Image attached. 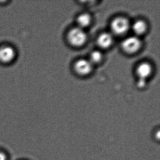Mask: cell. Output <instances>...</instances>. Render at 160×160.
<instances>
[{
  "label": "cell",
  "instance_id": "3",
  "mask_svg": "<svg viewBox=\"0 0 160 160\" xmlns=\"http://www.w3.org/2000/svg\"><path fill=\"white\" fill-rule=\"evenodd\" d=\"M122 46L123 50L128 53H134L137 52L141 46V42L137 37H129L123 41Z\"/></svg>",
  "mask_w": 160,
  "mask_h": 160
},
{
  "label": "cell",
  "instance_id": "5",
  "mask_svg": "<svg viewBox=\"0 0 160 160\" xmlns=\"http://www.w3.org/2000/svg\"><path fill=\"white\" fill-rule=\"evenodd\" d=\"M76 71L79 74L87 75L91 72L92 65L91 62L85 59H81L77 62L75 65Z\"/></svg>",
  "mask_w": 160,
  "mask_h": 160
},
{
  "label": "cell",
  "instance_id": "8",
  "mask_svg": "<svg viewBox=\"0 0 160 160\" xmlns=\"http://www.w3.org/2000/svg\"><path fill=\"white\" fill-rule=\"evenodd\" d=\"M132 29L134 32L138 35L144 33L147 29V25L144 21L138 20L134 23L132 26Z\"/></svg>",
  "mask_w": 160,
  "mask_h": 160
},
{
  "label": "cell",
  "instance_id": "13",
  "mask_svg": "<svg viewBox=\"0 0 160 160\" xmlns=\"http://www.w3.org/2000/svg\"><path fill=\"white\" fill-rule=\"evenodd\" d=\"M0 160H7V157L5 153L0 152Z\"/></svg>",
  "mask_w": 160,
  "mask_h": 160
},
{
  "label": "cell",
  "instance_id": "1",
  "mask_svg": "<svg viewBox=\"0 0 160 160\" xmlns=\"http://www.w3.org/2000/svg\"><path fill=\"white\" fill-rule=\"evenodd\" d=\"M68 39L70 43L73 46H81L86 42L87 34L81 28H74L69 32Z\"/></svg>",
  "mask_w": 160,
  "mask_h": 160
},
{
  "label": "cell",
  "instance_id": "11",
  "mask_svg": "<svg viewBox=\"0 0 160 160\" xmlns=\"http://www.w3.org/2000/svg\"><path fill=\"white\" fill-rule=\"evenodd\" d=\"M159 135H160V130H159V128L155 129L153 132V135L152 136H153V139H155V140L158 139L159 140V137H160Z\"/></svg>",
  "mask_w": 160,
  "mask_h": 160
},
{
  "label": "cell",
  "instance_id": "9",
  "mask_svg": "<svg viewBox=\"0 0 160 160\" xmlns=\"http://www.w3.org/2000/svg\"><path fill=\"white\" fill-rule=\"evenodd\" d=\"M91 21L90 16L87 13L82 14L78 17L77 18V23L79 28L88 27Z\"/></svg>",
  "mask_w": 160,
  "mask_h": 160
},
{
  "label": "cell",
  "instance_id": "2",
  "mask_svg": "<svg viewBox=\"0 0 160 160\" xmlns=\"http://www.w3.org/2000/svg\"><path fill=\"white\" fill-rule=\"evenodd\" d=\"M130 27L129 21L127 18L118 17L115 18L111 23V28L114 33L117 34H123L129 29Z\"/></svg>",
  "mask_w": 160,
  "mask_h": 160
},
{
  "label": "cell",
  "instance_id": "4",
  "mask_svg": "<svg viewBox=\"0 0 160 160\" xmlns=\"http://www.w3.org/2000/svg\"><path fill=\"white\" fill-rule=\"evenodd\" d=\"M15 50L12 46L4 45L0 47V62L3 63H9L14 60Z\"/></svg>",
  "mask_w": 160,
  "mask_h": 160
},
{
  "label": "cell",
  "instance_id": "7",
  "mask_svg": "<svg viewBox=\"0 0 160 160\" xmlns=\"http://www.w3.org/2000/svg\"><path fill=\"white\" fill-rule=\"evenodd\" d=\"M113 42V37L110 33L104 32L102 33L98 37L97 43L98 45L102 48L109 47Z\"/></svg>",
  "mask_w": 160,
  "mask_h": 160
},
{
  "label": "cell",
  "instance_id": "12",
  "mask_svg": "<svg viewBox=\"0 0 160 160\" xmlns=\"http://www.w3.org/2000/svg\"><path fill=\"white\" fill-rule=\"evenodd\" d=\"M146 85V80L145 79H139L137 83V86L138 88H144Z\"/></svg>",
  "mask_w": 160,
  "mask_h": 160
},
{
  "label": "cell",
  "instance_id": "6",
  "mask_svg": "<svg viewBox=\"0 0 160 160\" xmlns=\"http://www.w3.org/2000/svg\"><path fill=\"white\" fill-rule=\"evenodd\" d=\"M136 72L139 79L146 80V78L151 73V66L147 62L141 63L138 65Z\"/></svg>",
  "mask_w": 160,
  "mask_h": 160
},
{
  "label": "cell",
  "instance_id": "10",
  "mask_svg": "<svg viewBox=\"0 0 160 160\" xmlns=\"http://www.w3.org/2000/svg\"><path fill=\"white\" fill-rule=\"evenodd\" d=\"M91 61L92 62L97 63L102 60V54L100 51H94L91 53L90 56Z\"/></svg>",
  "mask_w": 160,
  "mask_h": 160
}]
</instances>
